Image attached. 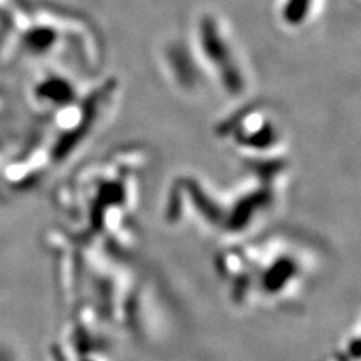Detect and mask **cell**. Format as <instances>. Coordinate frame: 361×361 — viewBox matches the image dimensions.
Masks as SVG:
<instances>
[{
	"mask_svg": "<svg viewBox=\"0 0 361 361\" xmlns=\"http://www.w3.org/2000/svg\"><path fill=\"white\" fill-rule=\"evenodd\" d=\"M195 35L202 62L211 77L219 80L226 94H244L248 89V73L241 51L223 23L214 16H203L197 21Z\"/></svg>",
	"mask_w": 361,
	"mask_h": 361,
	"instance_id": "obj_1",
	"label": "cell"
}]
</instances>
